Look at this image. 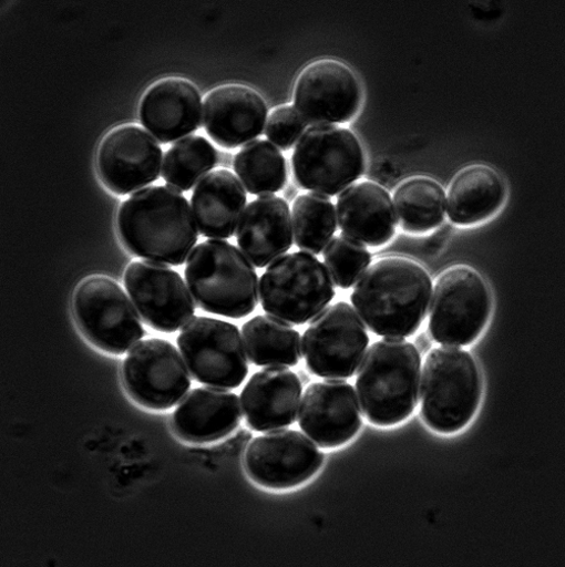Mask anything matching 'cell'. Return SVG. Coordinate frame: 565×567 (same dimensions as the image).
<instances>
[{"mask_svg":"<svg viewBox=\"0 0 565 567\" xmlns=\"http://www.w3.org/2000/svg\"><path fill=\"white\" fill-rule=\"evenodd\" d=\"M247 206V194L237 176L219 168L207 175L192 196L198 231L208 239H232Z\"/></svg>","mask_w":565,"mask_h":567,"instance_id":"24","label":"cell"},{"mask_svg":"<svg viewBox=\"0 0 565 567\" xmlns=\"http://www.w3.org/2000/svg\"><path fill=\"white\" fill-rule=\"evenodd\" d=\"M491 296L481 275L465 265L443 271L431 299L429 329L443 347H468L479 338L491 315Z\"/></svg>","mask_w":565,"mask_h":567,"instance_id":"8","label":"cell"},{"mask_svg":"<svg viewBox=\"0 0 565 567\" xmlns=\"http://www.w3.org/2000/svg\"><path fill=\"white\" fill-rule=\"evenodd\" d=\"M124 284L141 317L154 330L176 332L196 312L182 275L165 265L133 261L125 271Z\"/></svg>","mask_w":565,"mask_h":567,"instance_id":"14","label":"cell"},{"mask_svg":"<svg viewBox=\"0 0 565 567\" xmlns=\"http://www.w3.org/2000/svg\"><path fill=\"white\" fill-rule=\"evenodd\" d=\"M185 278L199 309L230 319L250 316L259 296L253 264L228 241L209 239L189 256Z\"/></svg>","mask_w":565,"mask_h":567,"instance_id":"4","label":"cell"},{"mask_svg":"<svg viewBox=\"0 0 565 567\" xmlns=\"http://www.w3.org/2000/svg\"><path fill=\"white\" fill-rule=\"evenodd\" d=\"M482 399V379L474 358L456 348L432 350L421 382L422 416L435 432L451 434L468 426Z\"/></svg>","mask_w":565,"mask_h":567,"instance_id":"5","label":"cell"},{"mask_svg":"<svg viewBox=\"0 0 565 567\" xmlns=\"http://www.w3.org/2000/svg\"><path fill=\"white\" fill-rule=\"evenodd\" d=\"M202 96L187 80L168 78L154 83L140 105V121L160 143L168 144L198 131Z\"/></svg>","mask_w":565,"mask_h":567,"instance_id":"19","label":"cell"},{"mask_svg":"<svg viewBox=\"0 0 565 567\" xmlns=\"http://www.w3.org/2000/svg\"><path fill=\"white\" fill-rule=\"evenodd\" d=\"M421 355L404 338L373 344L360 365L357 392L368 421L388 427L408 420L419 404Z\"/></svg>","mask_w":565,"mask_h":567,"instance_id":"3","label":"cell"},{"mask_svg":"<svg viewBox=\"0 0 565 567\" xmlns=\"http://www.w3.org/2000/svg\"><path fill=\"white\" fill-rule=\"evenodd\" d=\"M431 296L432 280L420 264L387 257L359 278L351 301L373 333L405 338L425 320Z\"/></svg>","mask_w":565,"mask_h":567,"instance_id":"2","label":"cell"},{"mask_svg":"<svg viewBox=\"0 0 565 567\" xmlns=\"http://www.w3.org/2000/svg\"><path fill=\"white\" fill-rule=\"evenodd\" d=\"M234 167L245 189L255 196L276 194L288 183L286 157L264 140L245 145L236 155Z\"/></svg>","mask_w":565,"mask_h":567,"instance_id":"28","label":"cell"},{"mask_svg":"<svg viewBox=\"0 0 565 567\" xmlns=\"http://www.w3.org/2000/svg\"><path fill=\"white\" fill-rule=\"evenodd\" d=\"M243 339L250 362L264 368H292L301 360V336L290 324L257 316L243 326Z\"/></svg>","mask_w":565,"mask_h":567,"instance_id":"26","label":"cell"},{"mask_svg":"<svg viewBox=\"0 0 565 567\" xmlns=\"http://www.w3.org/2000/svg\"><path fill=\"white\" fill-rule=\"evenodd\" d=\"M177 346L194 379L205 385L237 389L249 373L244 339L234 323L195 317L182 330Z\"/></svg>","mask_w":565,"mask_h":567,"instance_id":"10","label":"cell"},{"mask_svg":"<svg viewBox=\"0 0 565 567\" xmlns=\"http://www.w3.org/2000/svg\"><path fill=\"white\" fill-rule=\"evenodd\" d=\"M361 102L358 78L349 66L337 61L322 60L309 65L296 83V110L312 127L351 122Z\"/></svg>","mask_w":565,"mask_h":567,"instance_id":"15","label":"cell"},{"mask_svg":"<svg viewBox=\"0 0 565 567\" xmlns=\"http://www.w3.org/2000/svg\"><path fill=\"white\" fill-rule=\"evenodd\" d=\"M117 229L134 256L168 266L186 262L198 241V228L187 198L175 188L151 186L125 200Z\"/></svg>","mask_w":565,"mask_h":567,"instance_id":"1","label":"cell"},{"mask_svg":"<svg viewBox=\"0 0 565 567\" xmlns=\"http://www.w3.org/2000/svg\"><path fill=\"white\" fill-rule=\"evenodd\" d=\"M294 239L297 247L310 255H320L337 229L336 209L327 196L305 194L292 206Z\"/></svg>","mask_w":565,"mask_h":567,"instance_id":"30","label":"cell"},{"mask_svg":"<svg viewBox=\"0 0 565 567\" xmlns=\"http://www.w3.org/2000/svg\"><path fill=\"white\" fill-rule=\"evenodd\" d=\"M336 214L343 236L368 247L387 245L396 234L389 193L372 182L356 184L339 195Z\"/></svg>","mask_w":565,"mask_h":567,"instance_id":"23","label":"cell"},{"mask_svg":"<svg viewBox=\"0 0 565 567\" xmlns=\"http://www.w3.org/2000/svg\"><path fill=\"white\" fill-rule=\"evenodd\" d=\"M218 154L202 136H189L168 148L162 166V177L172 188L189 192L216 166Z\"/></svg>","mask_w":565,"mask_h":567,"instance_id":"29","label":"cell"},{"mask_svg":"<svg viewBox=\"0 0 565 567\" xmlns=\"http://www.w3.org/2000/svg\"><path fill=\"white\" fill-rule=\"evenodd\" d=\"M264 311L292 326L317 317L335 297L326 266L308 252L285 255L267 267L259 281Z\"/></svg>","mask_w":565,"mask_h":567,"instance_id":"6","label":"cell"},{"mask_svg":"<svg viewBox=\"0 0 565 567\" xmlns=\"http://www.w3.org/2000/svg\"><path fill=\"white\" fill-rule=\"evenodd\" d=\"M73 311L83 334L99 350L123 355L144 337L143 323L120 284L91 276L74 292Z\"/></svg>","mask_w":565,"mask_h":567,"instance_id":"9","label":"cell"},{"mask_svg":"<svg viewBox=\"0 0 565 567\" xmlns=\"http://www.w3.org/2000/svg\"><path fill=\"white\" fill-rule=\"evenodd\" d=\"M122 378L133 401L156 412L175 408L192 386L191 373L177 349L158 338L143 340L130 351Z\"/></svg>","mask_w":565,"mask_h":567,"instance_id":"12","label":"cell"},{"mask_svg":"<svg viewBox=\"0 0 565 567\" xmlns=\"http://www.w3.org/2000/svg\"><path fill=\"white\" fill-rule=\"evenodd\" d=\"M242 419L237 394L226 389L197 388L176 409L173 429L185 442L206 444L229 436Z\"/></svg>","mask_w":565,"mask_h":567,"instance_id":"22","label":"cell"},{"mask_svg":"<svg viewBox=\"0 0 565 567\" xmlns=\"http://www.w3.org/2000/svg\"><path fill=\"white\" fill-rule=\"evenodd\" d=\"M371 264V254L361 244L346 237H336L325 249L323 265L335 286L351 289Z\"/></svg>","mask_w":565,"mask_h":567,"instance_id":"31","label":"cell"},{"mask_svg":"<svg viewBox=\"0 0 565 567\" xmlns=\"http://www.w3.org/2000/svg\"><path fill=\"white\" fill-rule=\"evenodd\" d=\"M505 186L486 165H471L452 182L446 199V213L452 223L472 225L484 221L502 206Z\"/></svg>","mask_w":565,"mask_h":567,"instance_id":"25","label":"cell"},{"mask_svg":"<svg viewBox=\"0 0 565 567\" xmlns=\"http://www.w3.org/2000/svg\"><path fill=\"white\" fill-rule=\"evenodd\" d=\"M163 153L156 140L137 125L112 130L100 143L96 168L104 186L126 196L160 178Z\"/></svg>","mask_w":565,"mask_h":567,"instance_id":"16","label":"cell"},{"mask_svg":"<svg viewBox=\"0 0 565 567\" xmlns=\"http://www.w3.org/2000/svg\"><path fill=\"white\" fill-rule=\"evenodd\" d=\"M307 130V123L292 105H282L275 109L265 128L269 142L281 151H289L301 138Z\"/></svg>","mask_w":565,"mask_h":567,"instance_id":"32","label":"cell"},{"mask_svg":"<svg viewBox=\"0 0 565 567\" xmlns=\"http://www.w3.org/2000/svg\"><path fill=\"white\" fill-rule=\"evenodd\" d=\"M440 249V243L438 240H433L428 244V251L430 254H435Z\"/></svg>","mask_w":565,"mask_h":567,"instance_id":"33","label":"cell"},{"mask_svg":"<svg viewBox=\"0 0 565 567\" xmlns=\"http://www.w3.org/2000/svg\"><path fill=\"white\" fill-rule=\"evenodd\" d=\"M292 169L301 189L332 197L362 177L366 155L351 131L314 126L305 132L295 148Z\"/></svg>","mask_w":565,"mask_h":567,"instance_id":"7","label":"cell"},{"mask_svg":"<svg viewBox=\"0 0 565 567\" xmlns=\"http://www.w3.org/2000/svg\"><path fill=\"white\" fill-rule=\"evenodd\" d=\"M242 252L257 268L285 256L294 245L290 206L286 199L268 195L253 200L238 226Z\"/></svg>","mask_w":565,"mask_h":567,"instance_id":"21","label":"cell"},{"mask_svg":"<svg viewBox=\"0 0 565 567\" xmlns=\"http://www.w3.org/2000/svg\"><path fill=\"white\" fill-rule=\"evenodd\" d=\"M299 377L282 368L256 372L240 396L248 426L256 432L286 429L296 423L301 403Z\"/></svg>","mask_w":565,"mask_h":567,"instance_id":"20","label":"cell"},{"mask_svg":"<svg viewBox=\"0 0 565 567\" xmlns=\"http://www.w3.org/2000/svg\"><path fill=\"white\" fill-rule=\"evenodd\" d=\"M266 102L255 90L240 84L219 86L203 104V125L209 138L234 150L259 137L267 123Z\"/></svg>","mask_w":565,"mask_h":567,"instance_id":"18","label":"cell"},{"mask_svg":"<svg viewBox=\"0 0 565 567\" xmlns=\"http://www.w3.org/2000/svg\"><path fill=\"white\" fill-rule=\"evenodd\" d=\"M299 425L320 447L349 443L362 426L355 388L338 380L309 385L301 402Z\"/></svg>","mask_w":565,"mask_h":567,"instance_id":"17","label":"cell"},{"mask_svg":"<svg viewBox=\"0 0 565 567\" xmlns=\"http://www.w3.org/2000/svg\"><path fill=\"white\" fill-rule=\"evenodd\" d=\"M368 331L358 312L347 302L322 310L302 337L308 370L323 379H350L369 347Z\"/></svg>","mask_w":565,"mask_h":567,"instance_id":"11","label":"cell"},{"mask_svg":"<svg viewBox=\"0 0 565 567\" xmlns=\"http://www.w3.org/2000/svg\"><path fill=\"white\" fill-rule=\"evenodd\" d=\"M445 194L434 181L417 177L404 182L393 194L394 213L411 234L429 233L443 221Z\"/></svg>","mask_w":565,"mask_h":567,"instance_id":"27","label":"cell"},{"mask_svg":"<svg viewBox=\"0 0 565 567\" xmlns=\"http://www.w3.org/2000/svg\"><path fill=\"white\" fill-rule=\"evenodd\" d=\"M322 464L323 453L307 436L294 430L273 431L256 437L244 457L250 480L276 491L305 484Z\"/></svg>","mask_w":565,"mask_h":567,"instance_id":"13","label":"cell"}]
</instances>
